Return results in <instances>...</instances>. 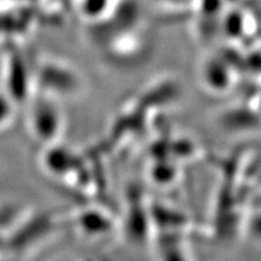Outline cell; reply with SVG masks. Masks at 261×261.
Masks as SVG:
<instances>
[{
  "mask_svg": "<svg viewBox=\"0 0 261 261\" xmlns=\"http://www.w3.org/2000/svg\"><path fill=\"white\" fill-rule=\"evenodd\" d=\"M110 0H80V12L89 21H100L108 16L112 4Z\"/></svg>",
  "mask_w": 261,
  "mask_h": 261,
  "instance_id": "obj_4",
  "label": "cell"
},
{
  "mask_svg": "<svg viewBox=\"0 0 261 261\" xmlns=\"http://www.w3.org/2000/svg\"><path fill=\"white\" fill-rule=\"evenodd\" d=\"M38 83L40 93L58 99L75 96L83 90V79L79 71L69 63L47 60L38 69Z\"/></svg>",
  "mask_w": 261,
  "mask_h": 261,
  "instance_id": "obj_2",
  "label": "cell"
},
{
  "mask_svg": "<svg viewBox=\"0 0 261 261\" xmlns=\"http://www.w3.org/2000/svg\"><path fill=\"white\" fill-rule=\"evenodd\" d=\"M244 230L249 240L261 244V208L248 215L246 224H244Z\"/></svg>",
  "mask_w": 261,
  "mask_h": 261,
  "instance_id": "obj_5",
  "label": "cell"
},
{
  "mask_svg": "<svg viewBox=\"0 0 261 261\" xmlns=\"http://www.w3.org/2000/svg\"><path fill=\"white\" fill-rule=\"evenodd\" d=\"M64 123V115L56 98L44 93L38 94L28 114L32 136L45 146L55 144L63 133Z\"/></svg>",
  "mask_w": 261,
  "mask_h": 261,
  "instance_id": "obj_1",
  "label": "cell"
},
{
  "mask_svg": "<svg viewBox=\"0 0 261 261\" xmlns=\"http://www.w3.org/2000/svg\"><path fill=\"white\" fill-rule=\"evenodd\" d=\"M14 99L8 93H0V129L6 127L14 117Z\"/></svg>",
  "mask_w": 261,
  "mask_h": 261,
  "instance_id": "obj_6",
  "label": "cell"
},
{
  "mask_svg": "<svg viewBox=\"0 0 261 261\" xmlns=\"http://www.w3.org/2000/svg\"><path fill=\"white\" fill-rule=\"evenodd\" d=\"M201 85L212 93H224L233 85V69L221 56L204 57L198 69Z\"/></svg>",
  "mask_w": 261,
  "mask_h": 261,
  "instance_id": "obj_3",
  "label": "cell"
}]
</instances>
